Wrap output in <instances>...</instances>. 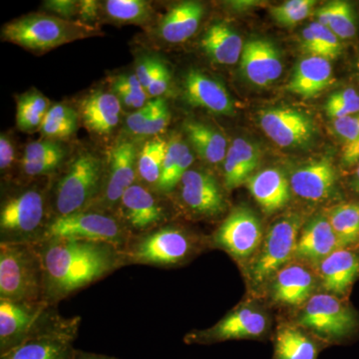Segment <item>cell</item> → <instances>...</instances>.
I'll list each match as a JSON object with an SVG mask.
<instances>
[{
  "label": "cell",
  "mask_w": 359,
  "mask_h": 359,
  "mask_svg": "<svg viewBox=\"0 0 359 359\" xmlns=\"http://www.w3.org/2000/svg\"><path fill=\"white\" fill-rule=\"evenodd\" d=\"M44 301L57 304L125 266L123 250L106 243L48 240L39 244Z\"/></svg>",
  "instance_id": "obj_1"
},
{
  "label": "cell",
  "mask_w": 359,
  "mask_h": 359,
  "mask_svg": "<svg viewBox=\"0 0 359 359\" xmlns=\"http://www.w3.org/2000/svg\"><path fill=\"white\" fill-rule=\"evenodd\" d=\"M50 222L46 195L39 187L11 194L0 210V244H39Z\"/></svg>",
  "instance_id": "obj_2"
},
{
  "label": "cell",
  "mask_w": 359,
  "mask_h": 359,
  "mask_svg": "<svg viewBox=\"0 0 359 359\" xmlns=\"http://www.w3.org/2000/svg\"><path fill=\"white\" fill-rule=\"evenodd\" d=\"M0 299L44 301V271L39 244H0Z\"/></svg>",
  "instance_id": "obj_3"
},
{
  "label": "cell",
  "mask_w": 359,
  "mask_h": 359,
  "mask_svg": "<svg viewBox=\"0 0 359 359\" xmlns=\"http://www.w3.org/2000/svg\"><path fill=\"white\" fill-rule=\"evenodd\" d=\"M199 244L189 231L176 226H162L135 236L123 250L125 266L146 264L174 268L187 263Z\"/></svg>",
  "instance_id": "obj_4"
},
{
  "label": "cell",
  "mask_w": 359,
  "mask_h": 359,
  "mask_svg": "<svg viewBox=\"0 0 359 359\" xmlns=\"http://www.w3.org/2000/svg\"><path fill=\"white\" fill-rule=\"evenodd\" d=\"M94 28L81 21L57 16L32 14L7 23L2 39L27 50L47 52L56 47L93 35Z\"/></svg>",
  "instance_id": "obj_5"
},
{
  "label": "cell",
  "mask_w": 359,
  "mask_h": 359,
  "mask_svg": "<svg viewBox=\"0 0 359 359\" xmlns=\"http://www.w3.org/2000/svg\"><path fill=\"white\" fill-rule=\"evenodd\" d=\"M104 186L103 161L90 152L80 153L54 189L53 218L90 209Z\"/></svg>",
  "instance_id": "obj_6"
},
{
  "label": "cell",
  "mask_w": 359,
  "mask_h": 359,
  "mask_svg": "<svg viewBox=\"0 0 359 359\" xmlns=\"http://www.w3.org/2000/svg\"><path fill=\"white\" fill-rule=\"evenodd\" d=\"M132 237L121 219L105 212L88 209L52 219L42 242L61 238L106 243L124 250Z\"/></svg>",
  "instance_id": "obj_7"
},
{
  "label": "cell",
  "mask_w": 359,
  "mask_h": 359,
  "mask_svg": "<svg viewBox=\"0 0 359 359\" xmlns=\"http://www.w3.org/2000/svg\"><path fill=\"white\" fill-rule=\"evenodd\" d=\"M61 314L50 302L0 299V355L42 332Z\"/></svg>",
  "instance_id": "obj_8"
},
{
  "label": "cell",
  "mask_w": 359,
  "mask_h": 359,
  "mask_svg": "<svg viewBox=\"0 0 359 359\" xmlns=\"http://www.w3.org/2000/svg\"><path fill=\"white\" fill-rule=\"evenodd\" d=\"M299 325L327 341H339L355 332L356 314L330 294L313 295L299 318Z\"/></svg>",
  "instance_id": "obj_9"
},
{
  "label": "cell",
  "mask_w": 359,
  "mask_h": 359,
  "mask_svg": "<svg viewBox=\"0 0 359 359\" xmlns=\"http://www.w3.org/2000/svg\"><path fill=\"white\" fill-rule=\"evenodd\" d=\"M301 226L302 219L297 215L283 217L271 226L261 252L250 266V280L255 285L266 282L294 256Z\"/></svg>",
  "instance_id": "obj_10"
},
{
  "label": "cell",
  "mask_w": 359,
  "mask_h": 359,
  "mask_svg": "<svg viewBox=\"0 0 359 359\" xmlns=\"http://www.w3.org/2000/svg\"><path fill=\"white\" fill-rule=\"evenodd\" d=\"M81 318L79 316L65 318L60 316L49 327L33 335L0 359H74Z\"/></svg>",
  "instance_id": "obj_11"
},
{
  "label": "cell",
  "mask_w": 359,
  "mask_h": 359,
  "mask_svg": "<svg viewBox=\"0 0 359 359\" xmlns=\"http://www.w3.org/2000/svg\"><path fill=\"white\" fill-rule=\"evenodd\" d=\"M268 316L254 306L233 309L212 327L186 335L188 344H212L228 340L262 339L268 330Z\"/></svg>",
  "instance_id": "obj_12"
},
{
  "label": "cell",
  "mask_w": 359,
  "mask_h": 359,
  "mask_svg": "<svg viewBox=\"0 0 359 359\" xmlns=\"http://www.w3.org/2000/svg\"><path fill=\"white\" fill-rule=\"evenodd\" d=\"M263 240V226L252 210L237 207L231 210L212 236V245L238 259L252 256Z\"/></svg>",
  "instance_id": "obj_13"
},
{
  "label": "cell",
  "mask_w": 359,
  "mask_h": 359,
  "mask_svg": "<svg viewBox=\"0 0 359 359\" xmlns=\"http://www.w3.org/2000/svg\"><path fill=\"white\" fill-rule=\"evenodd\" d=\"M264 134L283 148L308 146L316 136L313 118L302 111L290 108H269L259 113Z\"/></svg>",
  "instance_id": "obj_14"
},
{
  "label": "cell",
  "mask_w": 359,
  "mask_h": 359,
  "mask_svg": "<svg viewBox=\"0 0 359 359\" xmlns=\"http://www.w3.org/2000/svg\"><path fill=\"white\" fill-rule=\"evenodd\" d=\"M120 219L132 236L142 235L164 226L167 216L164 207L148 189L134 184L122 196Z\"/></svg>",
  "instance_id": "obj_15"
},
{
  "label": "cell",
  "mask_w": 359,
  "mask_h": 359,
  "mask_svg": "<svg viewBox=\"0 0 359 359\" xmlns=\"http://www.w3.org/2000/svg\"><path fill=\"white\" fill-rule=\"evenodd\" d=\"M180 199L189 212L212 218L226 210V199L219 182L211 174L189 170L180 182Z\"/></svg>",
  "instance_id": "obj_16"
},
{
  "label": "cell",
  "mask_w": 359,
  "mask_h": 359,
  "mask_svg": "<svg viewBox=\"0 0 359 359\" xmlns=\"http://www.w3.org/2000/svg\"><path fill=\"white\" fill-rule=\"evenodd\" d=\"M240 62L243 75L256 86H269L282 75L280 52L269 40L250 39L245 42Z\"/></svg>",
  "instance_id": "obj_17"
},
{
  "label": "cell",
  "mask_w": 359,
  "mask_h": 359,
  "mask_svg": "<svg viewBox=\"0 0 359 359\" xmlns=\"http://www.w3.org/2000/svg\"><path fill=\"white\" fill-rule=\"evenodd\" d=\"M183 87L187 102L194 107L202 108L215 114H233V99L218 80L199 70L192 69L185 75Z\"/></svg>",
  "instance_id": "obj_18"
},
{
  "label": "cell",
  "mask_w": 359,
  "mask_h": 359,
  "mask_svg": "<svg viewBox=\"0 0 359 359\" xmlns=\"http://www.w3.org/2000/svg\"><path fill=\"white\" fill-rule=\"evenodd\" d=\"M290 188L302 199L318 202L330 197L337 184V171L327 158L313 161L294 170Z\"/></svg>",
  "instance_id": "obj_19"
},
{
  "label": "cell",
  "mask_w": 359,
  "mask_h": 359,
  "mask_svg": "<svg viewBox=\"0 0 359 359\" xmlns=\"http://www.w3.org/2000/svg\"><path fill=\"white\" fill-rule=\"evenodd\" d=\"M136 148L132 142H119L111 155L109 174L103 190L105 207L119 204L122 196L134 185L137 172Z\"/></svg>",
  "instance_id": "obj_20"
},
{
  "label": "cell",
  "mask_w": 359,
  "mask_h": 359,
  "mask_svg": "<svg viewBox=\"0 0 359 359\" xmlns=\"http://www.w3.org/2000/svg\"><path fill=\"white\" fill-rule=\"evenodd\" d=\"M339 249V241L327 217L318 215L302 229L294 255L304 261L320 263Z\"/></svg>",
  "instance_id": "obj_21"
},
{
  "label": "cell",
  "mask_w": 359,
  "mask_h": 359,
  "mask_svg": "<svg viewBox=\"0 0 359 359\" xmlns=\"http://www.w3.org/2000/svg\"><path fill=\"white\" fill-rule=\"evenodd\" d=\"M323 289L335 297L346 294L359 276V255L348 249H339L320 263Z\"/></svg>",
  "instance_id": "obj_22"
},
{
  "label": "cell",
  "mask_w": 359,
  "mask_h": 359,
  "mask_svg": "<svg viewBox=\"0 0 359 359\" xmlns=\"http://www.w3.org/2000/svg\"><path fill=\"white\" fill-rule=\"evenodd\" d=\"M247 187L266 214H273L283 209L290 199V180L276 168H268L252 175L247 182Z\"/></svg>",
  "instance_id": "obj_23"
},
{
  "label": "cell",
  "mask_w": 359,
  "mask_h": 359,
  "mask_svg": "<svg viewBox=\"0 0 359 359\" xmlns=\"http://www.w3.org/2000/svg\"><path fill=\"white\" fill-rule=\"evenodd\" d=\"M334 82L330 61L318 56H308L295 66L287 89L290 93L311 98L332 86Z\"/></svg>",
  "instance_id": "obj_24"
},
{
  "label": "cell",
  "mask_w": 359,
  "mask_h": 359,
  "mask_svg": "<svg viewBox=\"0 0 359 359\" xmlns=\"http://www.w3.org/2000/svg\"><path fill=\"white\" fill-rule=\"evenodd\" d=\"M80 111L82 121L90 132L107 136L119 124L121 103L114 93L97 91L82 101Z\"/></svg>",
  "instance_id": "obj_25"
},
{
  "label": "cell",
  "mask_w": 359,
  "mask_h": 359,
  "mask_svg": "<svg viewBox=\"0 0 359 359\" xmlns=\"http://www.w3.org/2000/svg\"><path fill=\"white\" fill-rule=\"evenodd\" d=\"M204 11L200 2H180L163 16L158 26V34L168 43L185 42L197 32Z\"/></svg>",
  "instance_id": "obj_26"
},
{
  "label": "cell",
  "mask_w": 359,
  "mask_h": 359,
  "mask_svg": "<svg viewBox=\"0 0 359 359\" xmlns=\"http://www.w3.org/2000/svg\"><path fill=\"white\" fill-rule=\"evenodd\" d=\"M271 283L273 301L287 306H299L311 299L313 276L299 264H290L276 273Z\"/></svg>",
  "instance_id": "obj_27"
},
{
  "label": "cell",
  "mask_w": 359,
  "mask_h": 359,
  "mask_svg": "<svg viewBox=\"0 0 359 359\" xmlns=\"http://www.w3.org/2000/svg\"><path fill=\"white\" fill-rule=\"evenodd\" d=\"M261 152L256 144L245 138H236L224 161V183L228 190L247 184L259 167Z\"/></svg>",
  "instance_id": "obj_28"
},
{
  "label": "cell",
  "mask_w": 359,
  "mask_h": 359,
  "mask_svg": "<svg viewBox=\"0 0 359 359\" xmlns=\"http://www.w3.org/2000/svg\"><path fill=\"white\" fill-rule=\"evenodd\" d=\"M201 46L212 62L233 65L241 60L245 44L230 25L224 22L212 25L203 36Z\"/></svg>",
  "instance_id": "obj_29"
},
{
  "label": "cell",
  "mask_w": 359,
  "mask_h": 359,
  "mask_svg": "<svg viewBox=\"0 0 359 359\" xmlns=\"http://www.w3.org/2000/svg\"><path fill=\"white\" fill-rule=\"evenodd\" d=\"M184 129L191 145L203 160L212 165L224 163L229 148L221 132L197 121L186 122Z\"/></svg>",
  "instance_id": "obj_30"
},
{
  "label": "cell",
  "mask_w": 359,
  "mask_h": 359,
  "mask_svg": "<svg viewBox=\"0 0 359 359\" xmlns=\"http://www.w3.org/2000/svg\"><path fill=\"white\" fill-rule=\"evenodd\" d=\"M320 348L301 327L283 325L276 334L273 359H318Z\"/></svg>",
  "instance_id": "obj_31"
},
{
  "label": "cell",
  "mask_w": 359,
  "mask_h": 359,
  "mask_svg": "<svg viewBox=\"0 0 359 359\" xmlns=\"http://www.w3.org/2000/svg\"><path fill=\"white\" fill-rule=\"evenodd\" d=\"M318 21L330 28L340 40L353 39L358 32L353 6L346 1H332L318 9Z\"/></svg>",
  "instance_id": "obj_32"
},
{
  "label": "cell",
  "mask_w": 359,
  "mask_h": 359,
  "mask_svg": "<svg viewBox=\"0 0 359 359\" xmlns=\"http://www.w3.org/2000/svg\"><path fill=\"white\" fill-rule=\"evenodd\" d=\"M340 249H347L359 240V204L346 203L332 208L327 215Z\"/></svg>",
  "instance_id": "obj_33"
},
{
  "label": "cell",
  "mask_w": 359,
  "mask_h": 359,
  "mask_svg": "<svg viewBox=\"0 0 359 359\" xmlns=\"http://www.w3.org/2000/svg\"><path fill=\"white\" fill-rule=\"evenodd\" d=\"M49 101L39 91L27 92L18 99L16 124L18 129L26 133L40 130L45 116L48 112Z\"/></svg>",
  "instance_id": "obj_34"
},
{
  "label": "cell",
  "mask_w": 359,
  "mask_h": 359,
  "mask_svg": "<svg viewBox=\"0 0 359 359\" xmlns=\"http://www.w3.org/2000/svg\"><path fill=\"white\" fill-rule=\"evenodd\" d=\"M79 115L70 106L59 103L51 106L45 116L40 132L49 139L69 138L76 132Z\"/></svg>",
  "instance_id": "obj_35"
},
{
  "label": "cell",
  "mask_w": 359,
  "mask_h": 359,
  "mask_svg": "<svg viewBox=\"0 0 359 359\" xmlns=\"http://www.w3.org/2000/svg\"><path fill=\"white\" fill-rule=\"evenodd\" d=\"M168 142L161 138L149 141L142 148L137 172L145 183L157 187L162 172L163 163L166 156Z\"/></svg>",
  "instance_id": "obj_36"
},
{
  "label": "cell",
  "mask_w": 359,
  "mask_h": 359,
  "mask_svg": "<svg viewBox=\"0 0 359 359\" xmlns=\"http://www.w3.org/2000/svg\"><path fill=\"white\" fill-rule=\"evenodd\" d=\"M105 11L110 18L121 23L143 25L153 14L151 4L144 0H108Z\"/></svg>",
  "instance_id": "obj_37"
},
{
  "label": "cell",
  "mask_w": 359,
  "mask_h": 359,
  "mask_svg": "<svg viewBox=\"0 0 359 359\" xmlns=\"http://www.w3.org/2000/svg\"><path fill=\"white\" fill-rule=\"evenodd\" d=\"M314 6V0H290L271 7V14L280 25L294 26L309 18Z\"/></svg>",
  "instance_id": "obj_38"
},
{
  "label": "cell",
  "mask_w": 359,
  "mask_h": 359,
  "mask_svg": "<svg viewBox=\"0 0 359 359\" xmlns=\"http://www.w3.org/2000/svg\"><path fill=\"white\" fill-rule=\"evenodd\" d=\"M325 112L332 120L340 119L359 113V92L358 90L344 88L328 97Z\"/></svg>",
  "instance_id": "obj_39"
},
{
  "label": "cell",
  "mask_w": 359,
  "mask_h": 359,
  "mask_svg": "<svg viewBox=\"0 0 359 359\" xmlns=\"http://www.w3.org/2000/svg\"><path fill=\"white\" fill-rule=\"evenodd\" d=\"M184 143L178 136H173L168 142L166 156L163 163L162 172L158 185L156 188L161 193H171L175 190L174 175L181 159Z\"/></svg>",
  "instance_id": "obj_40"
},
{
  "label": "cell",
  "mask_w": 359,
  "mask_h": 359,
  "mask_svg": "<svg viewBox=\"0 0 359 359\" xmlns=\"http://www.w3.org/2000/svg\"><path fill=\"white\" fill-rule=\"evenodd\" d=\"M309 27L313 30L318 41L321 57L330 61L339 58L342 52V45L339 37L330 28L320 25V23H311Z\"/></svg>",
  "instance_id": "obj_41"
},
{
  "label": "cell",
  "mask_w": 359,
  "mask_h": 359,
  "mask_svg": "<svg viewBox=\"0 0 359 359\" xmlns=\"http://www.w3.org/2000/svg\"><path fill=\"white\" fill-rule=\"evenodd\" d=\"M58 156H65V148L58 142H33L26 146L22 163L39 162Z\"/></svg>",
  "instance_id": "obj_42"
},
{
  "label": "cell",
  "mask_w": 359,
  "mask_h": 359,
  "mask_svg": "<svg viewBox=\"0 0 359 359\" xmlns=\"http://www.w3.org/2000/svg\"><path fill=\"white\" fill-rule=\"evenodd\" d=\"M169 121L170 111L166 101L161 97L160 98H156L154 113L138 135L144 137L155 136V135L159 134L166 129Z\"/></svg>",
  "instance_id": "obj_43"
},
{
  "label": "cell",
  "mask_w": 359,
  "mask_h": 359,
  "mask_svg": "<svg viewBox=\"0 0 359 359\" xmlns=\"http://www.w3.org/2000/svg\"><path fill=\"white\" fill-rule=\"evenodd\" d=\"M332 126L334 133L342 141L344 145L351 143L359 138V113L334 120Z\"/></svg>",
  "instance_id": "obj_44"
},
{
  "label": "cell",
  "mask_w": 359,
  "mask_h": 359,
  "mask_svg": "<svg viewBox=\"0 0 359 359\" xmlns=\"http://www.w3.org/2000/svg\"><path fill=\"white\" fill-rule=\"evenodd\" d=\"M170 82H171V73H170L169 68L162 61L159 60L157 70H156L154 76H153L152 81H151L150 86L147 90L148 96L160 98L169 89Z\"/></svg>",
  "instance_id": "obj_45"
},
{
  "label": "cell",
  "mask_w": 359,
  "mask_h": 359,
  "mask_svg": "<svg viewBox=\"0 0 359 359\" xmlns=\"http://www.w3.org/2000/svg\"><path fill=\"white\" fill-rule=\"evenodd\" d=\"M65 157V156H58V157L39 161V162L22 163L23 172L30 177L45 176L55 171Z\"/></svg>",
  "instance_id": "obj_46"
},
{
  "label": "cell",
  "mask_w": 359,
  "mask_h": 359,
  "mask_svg": "<svg viewBox=\"0 0 359 359\" xmlns=\"http://www.w3.org/2000/svg\"><path fill=\"white\" fill-rule=\"evenodd\" d=\"M155 108L156 99L155 100L148 101L147 104L144 107H142L141 109L132 113L127 118V127H128L130 132L136 135L140 133L141 130L147 124L149 119L152 117Z\"/></svg>",
  "instance_id": "obj_47"
},
{
  "label": "cell",
  "mask_w": 359,
  "mask_h": 359,
  "mask_svg": "<svg viewBox=\"0 0 359 359\" xmlns=\"http://www.w3.org/2000/svg\"><path fill=\"white\" fill-rule=\"evenodd\" d=\"M43 6L47 11L56 14L57 18L69 20L77 15L79 11V1L75 0H49L45 1Z\"/></svg>",
  "instance_id": "obj_48"
},
{
  "label": "cell",
  "mask_w": 359,
  "mask_h": 359,
  "mask_svg": "<svg viewBox=\"0 0 359 359\" xmlns=\"http://www.w3.org/2000/svg\"><path fill=\"white\" fill-rule=\"evenodd\" d=\"M158 63H159V59L147 57L139 61L138 65H137L135 74L146 92H147L156 70H157Z\"/></svg>",
  "instance_id": "obj_49"
},
{
  "label": "cell",
  "mask_w": 359,
  "mask_h": 359,
  "mask_svg": "<svg viewBox=\"0 0 359 359\" xmlns=\"http://www.w3.org/2000/svg\"><path fill=\"white\" fill-rule=\"evenodd\" d=\"M113 91L124 90L141 96H148L147 92L142 87L136 74H124L115 77L112 81Z\"/></svg>",
  "instance_id": "obj_50"
},
{
  "label": "cell",
  "mask_w": 359,
  "mask_h": 359,
  "mask_svg": "<svg viewBox=\"0 0 359 359\" xmlns=\"http://www.w3.org/2000/svg\"><path fill=\"white\" fill-rule=\"evenodd\" d=\"M15 159V150L11 139L6 135L1 134L0 137V169L6 171L11 167Z\"/></svg>",
  "instance_id": "obj_51"
},
{
  "label": "cell",
  "mask_w": 359,
  "mask_h": 359,
  "mask_svg": "<svg viewBox=\"0 0 359 359\" xmlns=\"http://www.w3.org/2000/svg\"><path fill=\"white\" fill-rule=\"evenodd\" d=\"M114 94L119 99L121 105L125 107L132 108V109H141L142 107L147 104V96H141L138 94L132 93V92L124 91V90H116Z\"/></svg>",
  "instance_id": "obj_52"
},
{
  "label": "cell",
  "mask_w": 359,
  "mask_h": 359,
  "mask_svg": "<svg viewBox=\"0 0 359 359\" xmlns=\"http://www.w3.org/2000/svg\"><path fill=\"white\" fill-rule=\"evenodd\" d=\"M341 164L346 168H355L359 164V138L346 144L341 150Z\"/></svg>",
  "instance_id": "obj_53"
},
{
  "label": "cell",
  "mask_w": 359,
  "mask_h": 359,
  "mask_svg": "<svg viewBox=\"0 0 359 359\" xmlns=\"http://www.w3.org/2000/svg\"><path fill=\"white\" fill-rule=\"evenodd\" d=\"M99 14V4L98 2L94 0H82L79 1V11H78V15H79L80 21L87 25L88 21H94L96 20Z\"/></svg>",
  "instance_id": "obj_54"
},
{
  "label": "cell",
  "mask_w": 359,
  "mask_h": 359,
  "mask_svg": "<svg viewBox=\"0 0 359 359\" xmlns=\"http://www.w3.org/2000/svg\"><path fill=\"white\" fill-rule=\"evenodd\" d=\"M302 48L304 49V51L308 52L309 56H318V57H321L318 41H316L313 30L311 29L309 26L304 28V32H302Z\"/></svg>",
  "instance_id": "obj_55"
},
{
  "label": "cell",
  "mask_w": 359,
  "mask_h": 359,
  "mask_svg": "<svg viewBox=\"0 0 359 359\" xmlns=\"http://www.w3.org/2000/svg\"><path fill=\"white\" fill-rule=\"evenodd\" d=\"M74 359H119L113 358V356L104 355V354H98L94 353H87V351L76 349Z\"/></svg>",
  "instance_id": "obj_56"
},
{
  "label": "cell",
  "mask_w": 359,
  "mask_h": 359,
  "mask_svg": "<svg viewBox=\"0 0 359 359\" xmlns=\"http://www.w3.org/2000/svg\"><path fill=\"white\" fill-rule=\"evenodd\" d=\"M351 185L354 192L359 194V164L355 167V171H354L353 178H351Z\"/></svg>",
  "instance_id": "obj_57"
},
{
  "label": "cell",
  "mask_w": 359,
  "mask_h": 359,
  "mask_svg": "<svg viewBox=\"0 0 359 359\" xmlns=\"http://www.w3.org/2000/svg\"><path fill=\"white\" fill-rule=\"evenodd\" d=\"M356 67H358V70L359 71V55H358V61H356Z\"/></svg>",
  "instance_id": "obj_58"
}]
</instances>
